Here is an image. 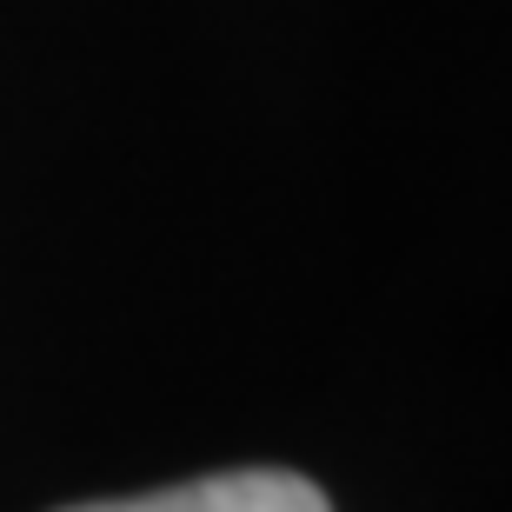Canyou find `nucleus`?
<instances>
[{
  "mask_svg": "<svg viewBox=\"0 0 512 512\" xmlns=\"http://www.w3.org/2000/svg\"><path fill=\"white\" fill-rule=\"evenodd\" d=\"M74 512H333V506L313 479L280 473V466H247V473H213V479L167 486V493L100 499V506H74Z\"/></svg>",
  "mask_w": 512,
  "mask_h": 512,
  "instance_id": "obj_1",
  "label": "nucleus"
}]
</instances>
